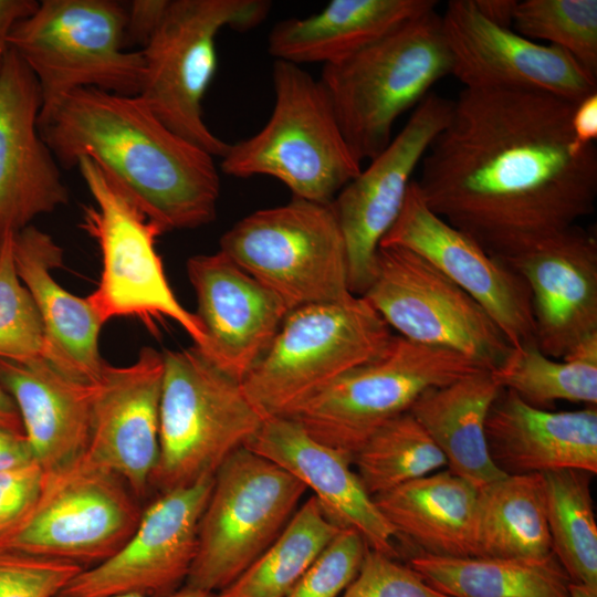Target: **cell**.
<instances>
[{
  "mask_svg": "<svg viewBox=\"0 0 597 597\" xmlns=\"http://www.w3.org/2000/svg\"><path fill=\"white\" fill-rule=\"evenodd\" d=\"M39 128L60 167L92 159L161 233L216 219L214 157L169 129L138 95L78 88L40 113Z\"/></svg>",
  "mask_w": 597,
  "mask_h": 597,
  "instance_id": "cell-2",
  "label": "cell"
},
{
  "mask_svg": "<svg viewBox=\"0 0 597 597\" xmlns=\"http://www.w3.org/2000/svg\"><path fill=\"white\" fill-rule=\"evenodd\" d=\"M551 554L543 474L504 475L478 489L471 556L542 558Z\"/></svg>",
  "mask_w": 597,
  "mask_h": 597,
  "instance_id": "cell-30",
  "label": "cell"
},
{
  "mask_svg": "<svg viewBox=\"0 0 597 597\" xmlns=\"http://www.w3.org/2000/svg\"><path fill=\"white\" fill-rule=\"evenodd\" d=\"M18 274L40 314L44 357L66 376L94 384L106 366L98 347L103 323L88 302L61 286L53 271L63 263V250L46 232L33 227L14 233Z\"/></svg>",
  "mask_w": 597,
  "mask_h": 597,
  "instance_id": "cell-25",
  "label": "cell"
},
{
  "mask_svg": "<svg viewBox=\"0 0 597 597\" xmlns=\"http://www.w3.org/2000/svg\"><path fill=\"white\" fill-rule=\"evenodd\" d=\"M353 465L374 496L447 468V460L408 411L379 428L354 455Z\"/></svg>",
  "mask_w": 597,
  "mask_h": 597,
  "instance_id": "cell-35",
  "label": "cell"
},
{
  "mask_svg": "<svg viewBox=\"0 0 597 597\" xmlns=\"http://www.w3.org/2000/svg\"><path fill=\"white\" fill-rule=\"evenodd\" d=\"M501 389L526 404L549 410L556 401L597 405V338L564 359L548 357L536 344L511 347L490 370Z\"/></svg>",
  "mask_w": 597,
  "mask_h": 597,
  "instance_id": "cell-32",
  "label": "cell"
},
{
  "mask_svg": "<svg viewBox=\"0 0 597 597\" xmlns=\"http://www.w3.org/2000/svg\"><path fill=\"white\" fill-rule=\"evenodd\" d=\"M526 282L535 342L555 359L597 338V240L579 224L502 261Z\"/></svg>",
  "mask_w": 597,
  "mask_h": 597,
  "instance_id": "cell-20",
  "label": "cell"
},
{
  "mask_svg": "<svg viewBox=\"0 0 597 597\" xmlns=\"http://www.w3.org/2000/svg\"><path fill=\"white\" fill-rule=\"evenodd\" d=\"M0 384L14 402L34 461L44 472L65 469L85 457L93 384L66 376L43 357L0 359Z\"/></svg>",
  "mask_w": 597,
  "mask_h": 597,
  "instance_id": "cell-26",
  "label": "cell"
},
{
  "mask_svg": "<svg viewBox=\"0 0 597 597\" xmlns=\"http://www.w3.org/2000/svg\"><path fill=\"white\" fill-rule=\"evenodd\" d=\"M106 597H147L140 594H117ZM168 597H218L217 593L200 590L182 586L179 590Z\"/></svg>",
  "mask_w": 597,
  "mask_h": 597,
  "instance_id": "cell-48",
  "label": "cell"
},
{
  "mask_svg": "<svg viewBox=\"0 0 597 597\" xmlns=\"http://www.w3.org/2000/svg\"><path fill=\"white\" fill-rule=\"evenodd\" d=\"M274 106L254 135L229 144L220 170L235 178L270 176L293 197L331 203L362 170L329 96L301 65L274 60Z\"/></svg>",
  "mask_w": 597,
  "mask_h": 597,
  "instance_id": "cell-3",
  "label": "cell"
},
{
  "mask_svg": "<svg viewBox=\"0 0 597 597\" xmlns=\"http://www.w3.org/2000/svg\"><path fill=\"white\" fill-rule=\"evenodd\" d=\"M568 594L569 597H597V585L570 582Z\"/></svg>",
  "mask_w": 597,
  "mask_h": 597,
  "instance_id": "cell-49",
  "label": "cell"
},
{
  "mask_svg": "<svg viewBox=\"0 0 597 597\" xmlns=\"http://www.w3.org/2000/svg\"><path fill=\"white\" fill-rule=\"evenodd\" d=\"M394 337L363 296L303 305L286 314L241 386L264 418L283 416L341 375L381 356Z\"/></svg>",
  "mask_w": 597,
  "mask_h": 597,
  "instance_id": "cell-6",
  "label": "cell"
},
{
  "mask_svg": "<svg viewBox=\"0 0 597 597\" xmlns=\"http://www.w3.org/2000/svg\"><path fill=\"white\" fill-rule=\"evenodd\" d=\"M163 357L159 457L150 483L160 493L213 476L264 420L241 383L195 345Z\"/></svg>",
  "mask_w": 597,
  "mask_h": 597,
  "instance_id": "cell-5",
  "label": "cell"
},
{
  "mask_svg": "<svg viewBox=\"0 0 597 597\" xmlns=\"http://www.w3.org/2000/svg\"><path fill=\"white\" fill-rule=\"evenodd\" d=\"M213 476L160 493L143 509L136 528L106 561L84 568L56 597L140 594L168 597L186 583Z\"/></svg>",
  "mask_w": 597,
  "mask_h": 597,
  "instance_id": "cell-15",
  "label": "cell"
},
{
  "mask_svg": "<svg viewBox=\"0 0 597 597\" xmlns=\"http://www.w3.org/2000/svg\"><path fill=\"white\" fill-rule=\"evenodd\" d=\"M41 108L36 78L10 49L0 70V238L69 201L60 165L40 133Z\"/></svg>",
  "mask_w": 597,
  "mask_h": 597,
  "instance_id": "cell-21",
  "label": "cell"
},
{
  "mask_svg": "<svg viewBox=\"0 0 597 597\" xmlns=\"http://www.w3.org/2000/svg\"><path fill=\"white\" fill-rule=\"evenodd\" d=\"M342 530L314 496L298 506L277 540L218 597H286L300 577Z\"/></svg>",
  "mask_w": 597,
  "mask_h": 597,
  "instance_id": "cell-33",
  "label": "cell"
},
{
  "mask_svg": "<svg viewBox=\"0 0 597 597\" xmlns=\"http://www.w3.org/2000/svg\"><path fill=\"white\" fill-rule=\"evenodd\" d=\"M364 538L342 530L300 577L286 597H341L368 551Z\"/></svg>",
  "mask_w": 597,
  "mask_h": 597,
  "instance_id": "cell-38",
  "label": "cell"
},
{
  "mask_svg": "<svg viewBox=\"0 0 597 597\" xmlns=\"http://www.w3.org/2000/svg\"><path fill=\"white\" fill-rule=\"evenodd\" d=\"M595 474L563 469L543 474L552 553L570 582L597 585V522L591 495Z\"/></svg>",
  "mask_w": 597,
  "mask_h": 597,
  "instance_id": "cell-34",
  "label": "cell"
},
{
  "mask_svg": "<svg viewBox=\"0 0 597 597\" xmlns=\"http://www.w3.org/2000/svg\"><path fill=\"white\" fill-rule=\"evenodd\" d=\"M244 447L301 481L341 530L355 531L369 549L397 559L398 536L345 454L317 441L285 416L265 417Z\"/></svg>",
  "mask_w": 597,
  "mask_h": 597,
  "instance_id": "cell-23",
  "label": "cell"
},
{
  "mask_svg": "<svg viewBox=\"0 0 597 597\" xmlns=\"http://www.w3.org/2000/svg\"><path fill=\"white\" fill-rule=\"evenodd\" d=\"M32 462L35 461L24 434L0 427V472Z\"/></svg>",
  "mask_w": 597,
  "mask_h": 597,
  "instance_id": "cell-44",
  "label": "cell"
},
{
  "mask_svg": "<svg viewBox=\"0 0 597 597\" xmlns=\"http://www.w3.org/2000/svg\"><path fill=\"white\" fill-rule=\"evenodd\" d=\"M45 336L34 301L14 260V233L0 238V359L24 362L44 357Z\"/></svg>",
  "mask_w": 597,
  "mask_h": 597,
  "instance_id": "cell-37",
  "label": "cell"
},
{
  "mask_svg": "<svg viewBox=\"0 0 597 597\" xmlns=\"http://www.w3.org/2000/svg\"><path fill=\"white\" fill-rule=\"evenodd\" d=\"M401 337L470 357L489 370L511 345L484 308L418 254L379 247L362 295Z\"/></svg>",
  "mask_w": 597,
  "mask_h": 597,
  "instance_id": "cell-14",
  "label": "cell"
},
{
  "mask_svg": "<svg viewBox=\"0 0 597 597\" xmlns=\"http://www.w3.org/2000/svg\"><path fill=\"white\" fill-rule=\"evenodd\" d=\"M379 247L407 249L428 261L484 308L511 347L536 344L532 295L525 280L436 214L415 179Z\"/></svg>",
  "mask_w": 597,
  "mask_h": 597,
  "instance_id": "cell-18",
  "label": "cell"
},
{
  "mask_svg": "<svg viewBox=\"0 0 597 597\" xmlns=\"http://www.w3.org/2000/svg\"><path fill=\"white\" fill-rule=\"evenodd\" d=\"M451 59L436 9L335 63L323 65L325 87L343 135L363 163L392 139L396 121L417 107Z\"/></svg>",
  "mask_w": 597,
  "mask_h": 597,
  "instance_id": "cell-4",
  "label": "cell"
},
{
  "mask_svg": "<svg viewBox=\"0 0 597 597\" xmlns=\"http://www.w3.org/2000/svg\"><path fill=\"white\" fill-rule=\"evenodd\" d=\"M570 126L575 138L579 143L585 145L596 144L597 92L575 104L570 118Z\"/></svg>",
  "mask_w": 597,
  "mask_h": 597,
  "instance_id": "cell-45",
  "label": "cell"
},
{
  "mask_svg": "<svg viewBox=\"0 0 597 597\" xmlns=\"http://www.w3.org/2000/svg\"><path fill=\"white\" fill-rule=\"evenodd\" d=\"M0 427L23 433L22 425H21V420L17 410V407L12 398L6 391V389L2 387L1 384H0Z\"/></svg>",
  "mask_w": 597,
  "mask_h": 597,
  "instance_id": "cell-47",
  "label": "cell"
},
{
  "mask_svg": "<svg viewBox=\"0 0 597 597\" xmlns=\"http://www.w3.org/2000/svg\"><path fill=\"white\" fill-rule=\"evenodd\" d=\"M219 250L290 311L353 295L346 245L331 203L293 197L258 210L223 233Z\"/></svg>",
  "mask_w": 597,
  "mask_h": 597,
  "instance_id": "cell-12",
  "label": "cell"
},
{
  "mask_svg": "<svg viewBox=\"0 0 597 597\" xmlns=\"http://www.w3.org/2000/svg\"><path fill=\"white\" fill-rule=\"evenodd\" d=\"M478 489L448 469L373 496L398 538L415 554L471 556ZM413 555V554H412Z\"/></svg>",
  "mask_w": 597,
  "mask_h": 597,
  "instance_id": "cell-29",
  "label": "cell"
},
{
  "mask_svg": "<svg viewBox=\"0 0 597 597\" xmlns=\"http://www.w3.org/2000/svg\"><path fill=\"white\" fill-rule=\"evenodd\" d=\"M170 0H134L126 9L125 46L138 44L142 49L158 30Z\"/></svg>",
  "mask_w": 597,
  "mask_h": 597,
  "instance_id": "cell-42",
  "label": "cell"
},
{
  "mask_svg": "<svg viewBox=\"0 0 597 597\" xmlns=\"http://www.w3.org/2000/svg\"><path fill=\"white\" fill-rule=\"evenodd\" d=\"M83 569L67 561L0 552V597H56Z\"/></svg>",
  "mask_w": 597,
  "mask_h": 597,
  "instance_id": "cell-39",
  "label": "cell"
},
{
  "mask_svg": "<svg viewBox=\"0 0 597 597\" xmlns=\"http://www.w3.org/2000/svg\"><path fill=\"white\" fill-rule=\"evenodd\" d=\"M513 27L530 40L566 51L597 77L596 0L517 1Z\"/></svg>",
  "mask_w": 597,
  "mask_h": 597,
  "instance_id": "cell-36",
  "label": "cell"
},
{
  "mask_svg": "<svg viewBox=\"0 0 597 597\" xmlns=\"http://www.w3.org/2000/svg\"><path fill=\"white\" fill-rule=\"evenodd\" d=\"M125 23L126 8L114 0H43L13 28L9 46L36 78L41 113L84 87L140 93L144 59L125 50Z\"/></svg>",
  "mask_w": 597,
  "mask_h": 597,
  "instance_id": "cell-8",
  "label": "cell"
},
{
  "mask_svg": "<svg viewBox=\"0 0 597 597\" xmlns=\"http://www.w3.org/2000/svg\"><path fill=\"white\" fill-rule=\"evenodd\" d=\"M479 12L490 22L512 29L516 0H473Z\"/></svg>",
  "mask_w": 597,
  "mask_h": 597,
  "instance_id": "cell-46",
  "label": "cell"
},
{
  "mask_svg": "<svg viewBox=\"0 0 597 597\" xmlns=\"http://www.w3.org/2000/svg\"><path fill=\"white\" fill-rule=\"evenodd\" d=\"M434 0H332L306 18L279 21L268 36L274 60L335 63L437 7Z\"/></svg>",
  "mask_w": 597,
  "mask_h": 597,
  "instance_id": "cell-27",
  "label": "cell"
},
{
  "mask_svg": "<svg viewBox=\"0 0 597 597\" xmlns=\"http://www.w3.org/2000/svg\"><path fill=\"white\" fill-rule=\"evenodd\" d=\"M341 597H450L429 585L410 565L368 549Z\"/></svg>",
  "mask_w": 597,
  "mask_h": 597,
  "instance_id": "cell-40",
  "label": "cell"
},
{
  "mask_svg": "<svg viewBox=\"0 0 597 597\" xmlns=\"http://www.w3.org/2000/svg\"><path fill=\"white\" fill-rule=\"evenodd\" d=\"M36 0H0V70L10 50L9 36L13 28L35 12Z\"/></svg>",
  "mask_w": 597,
  "mask_h": 597,
  "instance_id": "cell-43",
  "label": "cell"
},
{
  "mask_svg": "<svg viewBox=\"0 0 597 597\" xmlns=\"http://www.w3.org/2000/svg\"><path fill=\"white\" fill-rule=\"evenodd\" d=\"M501 390L484 369L426 390L409 409L443 453L447 469L476 489L506 475L493 463L485 434Z\"/></svg>",
  "mask_w": 597,
  "mask_h": 597,
  "instance_id": "cell-28",
  "label": "cell"
},
{
  "mask_svg": "<svg viewBox=\"0 0 597 597\" xmlns=\"http://www.w3.org/2000/svg\"><path fill=\"white\" fill-rule=\"evenodd\" d=\"M187 274L207 338L199 349L241 383L268 350L290 310L220 250L191 256Z\"/></svg>",
  "mask_w": 597,
  "mask_h": 597,
  "instance_id": "cell-22",
  "label": "cell"
},
{
  "mask_svg": "<svg viewBox=\"0 0 597 597\" xmlns=\"http://www.w3.org/2000/svg\"><path fill=\"white\" fill-rule=\"evenodd\" d=\"M452 103L429 93L400 132L331 202L344 237L354 295L362 296L370 284L380 241L401 211L416 168L447 125Z\"/></svg>",
  "mask_w": 597,
  "mask_h": 597,
  "instance_id": "cell-16",
  "label": "cell"
},
{
  "mask_svg": "<svg viewBox=\"0 0 597 597\" xmlns=\"http://www.w3.org/2000/svg\"><path fill=\"white\" fill-rule=\"evenodd\" d=\"M576 103L530 90L463 87L415 179L427 206L506 261L595 210L596 144Z\"/></svg>",
  "mask_w": 597,
  "mask_h": 597,
  "instance_id": "cell-1",
  "label": "cell"
},
{
  "mask_svg": "<svg viewBox=\"0 0 597 597\" xmlns=\"http://www.w3.org/2000/svg\"><path fill=\"white\" fill-rule=\"evenodd\" d=\"M163 353L143 347L127 366L106 364L93 384L85 458L119 476L139 500L159 457Z\"/></svg>",
  "mask_w": 597,
  "mask_h": 597,
  "instance_id": "cell-19",
  "label": "cell"
},
{
  "mask_svg": "<svg viewBox=\"0 0 597 597\" xmlns=\"http://www.w3.org/2000/svg\"><path fill=\"white\" fill-rule=\"evenodd\" d=\"M306 490L264 457L235 450L213 475L184 586L211 593L228 587L277 540Z\"/></svg>",
  "mask_w": 597,
  "mask_h": 597,
  "instance_id": "cell-11",
  "label": "cell"
},
{
  "mask_svg": "<svg viewBox=\"0 0 597 597\" xmlns=\"http://www.w3.org/2000/svg\"><path fill=\"white\" fill-rule=\"evenodd\" d=\"M441 18L451 75L468 88L546 92L577 103L597 92V77L569 53L486 20L473 0H451Z\"/></svg>",
  "mask_w": 597,
  "mask_h": 597,
  "instance_id": "cell-17",
  "label": "cell"
},
{
  "mask_svg": "<svg viewBox=\"0 0 597 597\" xmlns=\"http://www.w3.org/2000/svg\"><path fill=\"white\" fill-rule=\"evenodd\" d=\"M408 565L450 597H569L570 579L553 553L542 558L413 554Z\"/></svg>",
  "mask_w": 597,
  "mask_h": 597,
  "instance_id": "cell-31",
  "label": "cell"
},
{
  "mask_svg": "<svg viewBox=\"0 0 597 597\" xmlns=\"http://www.w3.org/2000/svg\"><path fill=\"white\" fill-rule=\"evenodd\" d=\"M491 459L506 475L563 469L597 473V409L551 411L502 389L485 422Z\"/></svg>",
  "mask_w": 597,
  "mask_h": 597,
  "instance_id": "cell-24",
  "label": "cell"
},
{
  "mask_svg": "<svg viewBox=\"0 0 597 597\" xmlns=\"http://www.w3.org/2000/svg\"><path fill=\"white\" fill-rule=\"evenodd\" d=\"M484 369L460 353L395 335L381 356L341 375L283 416L353 463L364 443L408 412L426 390Z\"/></svg>",
  "mask_w": 597,
  "mask_h": 597,
  "instance_id": "cell-7",
  "label": "cell"
},
{
  "mask_svg": "<svg viewBox=\"0 0 597 597\" xmlns=\"http://www.w3.org/2000/svg\"><path fill=\"white\" fill-rule=\"evenodd\" d=\"M76 168L93 200L84 207L80 227L95 240L102 256L98 285L86 296L102 323L136 317L155 326L170 320L203 348L205 327L176 297L156 250L161 231L95 161L82 157Z\"/></svg>",
  "mask_w": 597,
  "mask_h": 597,
  "instance_id": "cell-9",
  "label": "cell"
},
{
  "mask_svg": "<svg viewBox=\"0 0 597 597\" xmlns=\"http://www.w3.org/2000/svg\"><path fill=\"white\" fill-rule=\"evenodd\" d=\"M271 7L265 0H170L140 50L145 69L138 96L169 129L213 157L229 147L203 119V97L217 69L216 36L226 27H258Z\"/></svg>",
  "mask_w": 597,
  "mask_h": 597,
  "instance_id": "cell-10",
  "label": "cell"
},
{
  "mask_svg": "<svg viewBox=\"0 0 597 597\" xmlns=\"http://www.w3.org/2000/svg\"><path fill=\"white\" fill-rule=\"evenodd\" d=\"M138 501L124 480L84 457L65 469L44 472L35 504L0 538V552L95 566L136 528L143 511Z\"/></svg>",
  "mask_w": 597,
  "mask_h": 597,
  "instance_id": "cell-13",
  "label": "cell"
},
{
  "mask_svg": "<svg viewBox=\"0 0 597 597\" xmlns=\"http://www.w3.org/2000/svg\"><path fill=\"white\" fill-rule=\"evenodd\" d=\"M43 481L44 471L36 462L0 472V538L31 511Z\"/></svg>",
  "mask_w": 597,
  "mask_h": 597,
  "instance_id": "cell-41",
  "label": "cell"
}]
</instances>
